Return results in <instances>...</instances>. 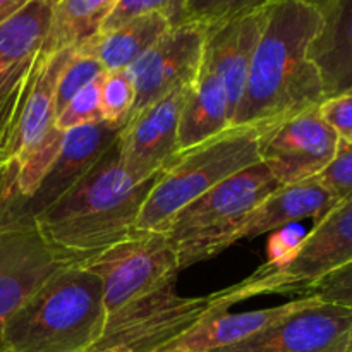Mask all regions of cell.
Returning a JSON list of instances; mask_svg holds the SVG:
<instances>
[{"label": "cell", "instance_id": "15", "mask_svg": "<svg viewBox=\"0 0 352 352\" xmlns=\"http://www.w3.org/2000/svg\"><path fill=\"white\" fill-rule=\"evenodd\" d=\"M71 50L38 55L6 144L0 151V174L65 134L55 126V86Z\"/></svg>", "mask_w": 352, "mask_h": 352}, {"label": "cell", "instance_id": "4", "mask_svg": "<svg viewBox=\"0 0 352 352\" xmlns=\"http://www.w3.org/2000/svg\"><path fill=\"white\" fill-rule=\"evenodd\" d=\"M265 127L232 126L219 136L175 155L158 175L138 219V232H167L174 217L237 172L260 164Z\"/></svg>", "mask_w": 352, "mask_h": 352}, {"label": "cell", "instance_id": "19", "mask_svg": "<svg viewBox=\"0 0 352 352\" xmlns=\"http://www.w3.org/2000/svg\"><path fill=\"white\" fill-rule=\"evenodd\" d=\"M229 127L232 126L223 82L219 74L203 60L195 82L186 93L184 105L179 117V153L219 136Z\"/></svg>", "mask_w": 352, "mask_h": 352}, {"label": "cell", "instance_id": "7", "mask_svg": "<svg viewBox=\"0 0 352 352\" xmlns=\"http://www.w3.org/2000/svg\"><path fill=\"white\" fill-rule=\"evenodd\" d=\"M352 261V198L340 201L306 234L298 254L280 268L261 265L253 275L234 285L241 301L270 294H291L309 289Z\"/></svg>", "mask_w": 352, "mask_h": 352}, {"label": "cell", "instance_id": "5", "mask_svg": "<svg viewBox=\"0 0 352 352\" xmlns=\"http://www.w3.org/2000/svg\"><path fill=\"white\" fill-rule=\"evenodd\" d=\"M265 164L251 165L220 182L182 208L167 229L179 270L205 261L230 248V237L254 208L278 188Z\"/></svg>", "mask_w": 352, "mask_h": 352}, {"label": "cell", "instance_id": "6", "mask_svg": "<svg viewBox=\"0 0 352 352\" xmlns=\"http://www.w3.org/2000/svg\"><path fill=\"white\" fill-rule=\"evenodd\" d=\"M174 282L107 316L102 337L88 352H157L198 323L227 313L239 302L232 287L188 298L175 291Z\"/></svg>", "mask_w": 352, "mask_h": 352}, {"label": "cell", "instance_id": "14", "mask_svg": "<svg viewBox=\"0 0 352 352\" xmlns=\"http://www.w3.org/2000/svg\"><path fill=\"white\" fill-rule=\"evenodd\" d=\"M188 88L175 89L134 113L120 129L116 141L120 164L136 182L157 179L179 153V117Z\"/></svg>", "mask_w": 352, "mask_h": 352}, {"label": "cell", "instance_id": "18", "mask_svg": "<svg viewBox=\"0 0 352 352\" xmlns=\"http://www.w3.org/2000/svg\"><path fill=\"white\" fill-rule=\"evenodd\" d=\"M339 203V199L316 177L296 184L278 186L234 232L230 244L241 239H254L263 234L275 232L299 220L315 219L316 223Z\"/></svg>", "mask_w": 352, "mask_h": 352}, {"label": "cell", "instance_id": "16", "mask_svg": "<svg viewBox=\"0 0 352 352\" xmlns=\"http://www.w3.org/2000/svg\"><path fill=\"white\" fill-rule=\"evenodd\" d=\"M265 9L206 28L203 60L222 79L229 102L230 126L246 89L251 60L263 26Z\"/></svg>", "mask_w": 352, "mask_h": 352}, {"label": "cell", "instance_id": "28", "mask_svg": "<svg viewBox=\"0 0 352 352\" xmlns=\"http://www.w3.org/2000/svg\"><path fill=\"white\" fill-rule=\"evenodd\" d=\"M186 7L188 0H119L100 31L112 30L126 21L146 14H160L172 26H177L186 23Z\"/></svg>", "mask_w": 352, "mask_h": 352}, {"label": "cell", "instance_id": "29", "mask_svg": "<svg viewBox=\"0 0 352 352\" xmlns=\"http://www.w3.org/2000/svg\"><path fill=\"white\" fill-rule=\"evenodd\" d=\"M102 78L103 76H100L98 79L85 86L65 105V109L55 117L57 129L65 133V131L76 129V127L103 122L102 112H100V85H102Z\"/></svg>", "mask_w": 352, "mask_h": 352}, {"label": "cell", "instance_id": "9", "mask_svg": "<svg viewBox=\"0 0 352 352\" xmlns=\"http://www.w3.org/2000/svg\"><path fill=\"white\" fill-rule=\"evenodd\" d=\"M339 136L323 120L320 107L263 129L258 140L260 162L280 186L315 179L336 157Z\"/></svg>", "mask_w": 352, "mask_h": 352}, {"label": "cell", "instance_id": "36", "mask_svg": "<svg viewBox=\"0 0 352 352\" xmlns=\"http://www.w3.org/2000/svg\"><path fill=\"white\" fill-rule=\"evenodd\" d=\"M157 352H186V351H170V349H162V351H157Z\"/></svg>", "mask_w": 352, "mask_h": 352}, {"label": "cell", "instance_id": "11", "mask_svg": "<svg viewBox=\"0 0 352 352\" xmlns=\"http://www.w3.org/2000/svg\"><path fill=\"white\" fill-rule=\"evenodd\" d=\"M205 40L206 28L196 23L177 24L127 69L136 91L131 117L168 93L195 82L201 69Z\"/></svg>", "mask_w": 352, "mask_h": 352}, {"label": "cell", "instance_id": "12", "mask_svg": "<svg viewBox=\"0 0 352 352\" xmlns=\"http://www.w3.org/2000/svg\"><path fill=\"white\" fill-rule=\"evenodd\" d=\"M72 265L47 246L30 223H0V352L14 313L58 270Z\"/></svg>", "mask_w": 352, "mask_h": 352}, {"label": "cell", "instance_id": "2", "mask_svg": "<svg viewBox=\"0 0 352 352\" xmlns=\"http://www.w3.org/2000/svg\"><path fill=\"white\" fill-rule=\"evenodd\" d=\"M157 179L134 181L113 143L64 198L34 220V227L50 250L81 263L140 234L138 219Z\"/></svg>", "mask_w": 352, "mask_h": 352}, {"label": "cell", "instance_id": "20", "mask_svg": "<svg viewBox=\"0 0 352 352\" xmlns=\"http://www.w3.org/2000/svg\"><path fill=\"white\" fill-rule=\"evenodd\" d=\"M306 296L296 301L284 302L274 308L256 309L248 313H222L205 322L198 323L195 329L186 332L177 340L168 344L164 349L186 351V352H212L222 347L234 346L237 342L250 339L256 333L263 332L270 325L277 323L284 316L291 315L305 302ZM162 351V349H160Z\"/></svg>", "mask_w": 352, "mask_h": 352}, {"label": "cell", "instance_id": "32", "mask_svg": "<svg viewBox=\"0 0 352 352\" xmlns=\"http://www.w3.org/2000/svg\"><path fill=\"white\" fill-rule=\"evenodd\" d=\"M323 120L336 131L339 140L352 144V93L327 98L320 105Z\"/></svg>", "mask_w": 352, "mask_h": 352}, {"label": "cell", "instance_id": "26", "mask_svg": "<svg viewBox=\"0 0 352 352\" xmlns=\"http://www.w3.org/2000/svg\"><path fill=\"white\" fill-rule=\"evenodd\" d=\"M274 0H188L186 23L212 28L268 7Z\"/></svg>", "mask_w": 352, "mask_h": 352}, {"label": "cell", "instance_id": "25", "mask_svg": "<svg viewBox=\"0 0 352 352\" xmlns=\"http://www.w3.org/2000/svg\"><path fill=\"white\" fill-rule=\"evenodd\" d=\"M103 74L105 71L96 58L85 54L79 48H72L71 55L58 74L57 86H55V113L58 116L85 86H88L89 82Z\"/></svg>", "mask_w": 352, "mask_h": 352}, {"label": "cell", "instance_id": "17", "mask_svg": "<svg viewBox=\"0 0 352 352\" xmlns=\"http://www.w3.org/2000/svg\"><path fill=\"white\" fill-rule=\"evenodd\" d=\"M322 23L309 45L327 98L352 93V0H313Z\"/></svg>", "mask_w": 352, "mask_h": 352}, {"label": "cell", "instance_id": "8", "mask_svg": "<svg viewBox=\"0 0 352 352\" xmlns=\"http://www.w3.org/2000/svg\"><path fill=\"white\" fill-rule=\"evenodd\" d=\"M76 265L100 278L107 316L174 282L181 272L175 248L164 232H140Z\"/></svg>", "mask_w": 352, "mask_h": 352}, {"label": "cell", "instance_id": "24", "mask_svg": "<svg viewBox=\"0 0 352 352\" xmlns=\"http://www.w3.org/2000/svg\"><path fill=\"white\" fill-rule=\"evenodd\" d=\"M134 82L129 72H105L100 85V112L103 122L116 127H124L129 120L134 107Z\"/></svg>", "mask_w": 352, "mask_h": 352}, {"label": "cell", "instance_id": "35", "mask_svg": "<svg viewBox=\"0 0 352 352\" xmlns=\"http://www.w3.org/2000/svg\"><path fill=\"white\" fill-rule=\"evenodd\" d=\"M347 352H352V330H351V339H349V349H347Z\"/></svg>", "mask_w": 352, "mask_h": 352}, {"label": "cell", "instance_id": "21", "mask_svg": "<svg viewBox=\"0 0 352 352\" xmlns=\"http://www.w3.org/2000/svg\"><path fill=\"white\" fill-rule=\"evenodd\" d=\"M170 28L168 19L160 14H146L100 31L76 48L96 58L105 72L126 71Z\"/></svg>", "mask_w": 352, "mask_h": 352}, {"label": "cell", "instance_id": "23", "mask_svg": "<svg viewBox=\"0 0 352 352\" xmlns=\"http://www.w3.org/2000/svg\"><path fill=\"white\" fill-rule=\"evenodd\" d=\"M119 0H58L41 54L76 48L102 30Z\"/></svg>", "mask_w": 352, "mask_h": 352}, {"label": "cell", "instance_id": "27", "mask_svg": "<svg viewBox=\"0 0 352 352\" xmlns=\"http://www.w3.org/2000/svg\"><path fill=\"white\" fill-rule=\"evenodd\" d=\"M34 62L21 65H6L0 62V151L28 88Z\"/></svg>", "mask_w": 352, "mask_h": 352}, {"label": "cell", "instance_id": "3", "mask_svg": "<svg viewBox=\"0 0 352 352\" xmlns=\"http://www.w3.org/2000/svg\"><path fill=\"white\" fill-rule=\"evenodd\" d=\"M102 282L72 263L48 278L3 330L7 352H88L102 337Z\"/></svg>", "mask_w": 352, "mask_h": 352}, {"label": "cell", "instance_id": "33", "mask_svg": "<svg viewBox=\"0 0 352 352\" xmlns=\"http://www.w3.org/2000/svg\"><path fill=\"white\" fill-rule=\"evenodd\" d=\"M275 232L277 234L272 237L270 246H268V261L265 263V267L268 268H280L287 265L298 254L299 246L306 237L299 234L301 230L298 232L294 223Z\"/></svg>", "mask_w": 352, "mask_h": 352}, {"label": "cell", "instance_id": "1", "mask_svg": "<svg viewBox=\"0 0 352 352\" xmlns=\"http://www.w3.org/2000/svg\"><path fill=\"white\" fill-rule=\"evenodd\" d=\"M322 16L313 0H274L265 9L246 89L232 126L270 127L325 102L309 45Z\"/></svg>", "mask_w": 352, "mask_h": 352}, {"label": "cell", "instance_id": "31", "mask_svg": "<svg viewBox=\"0 0 352 352\" xmlns=\"http://www.w3.org/2000/svg\"><path fill=\"white\" fill-rule=\"evenodd\" d=\"M308 294L332 305L352 309V261L320 278Z\"/></svg>", "mask_w": 352, "mask_h": 352}, {"label": "cell", "instance_id": "10", "mask_svg": "<svg viewBox=\"0 0 352 352\" xmlns=\"http://www.w3.org/2000/svg\"><path fill=\"white\" fill-rule=\"evenodd\" d=\"M305 296L296 311L263 332L212 352H347L352 309Z\"/></svg>", "mask_w": 352, "mask_h": 352}, {"label": "cell", "instance_id": "34", "mask_svg": "<svg viewBox=\"0 0 352 352\" xmlns=\"http://www.w3.org/2000/svg\"><path fill=\"white\" fill-rule=\"evenodd\" d=\"M28 0H0V24L6 19H9L16 10H19L21 7L26 3Z\"/></svg>", "mask_w": 352, "mask_h": 352}, {"label": "cell", "instance_id": "30", "mask_svg": "<svg viewBox=\"0 0 352 352\" xmlns=\"http://www.w3.org/2000/svg\"><path fill=\"white\" fill-rule=\"evenodd\" d=\"M320 182L336 196L339 201L352 198V144L339 140L336 157L329 167L318 175Z\"/></svg>", "mask_w": 352, "mask_h": 352}, {"label": "cell", "instance_id": "22", "mask_svg": "<svg viewBox=\"0 0 352 352\" xmlns=\"http://www.w3.org/2000/svg\"><path fill=\"white\" fill-rule=\"evenodd\" d=\"M58 0H28L0 24V62L31 64L41 54Z\"/></svg>", "mask_w": 352, "mask_h": 352}, {"label": "cell", "instance_id": "13", "mask_svg": "<svg viewBox=\"0 0 352 352\" xmlns=\"http://www.w3.org/2000/svg\"><path fill=\"white\" fill-rule=\"evenodd\" d=\"M122 127L107 122L65 131L60 153L33 196L0 213V223H30L64 198L116 143Z\"/></svg>", "mask_w": 352, "mask_h": 352}]
</instances>
